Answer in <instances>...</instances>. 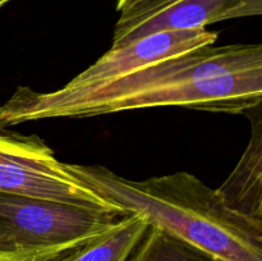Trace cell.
Returning <instances> with one entry per match:
<instances>
[{
  "label": "cell",
  "instance_id": "cell-1",
  "mask_svg": "<svg viewBox=\"0 0 262 261\" xmlns=\"http://www.w3.org/2000/svg\"><path fill=\"white\" fill-rule=\"evenodd\" d=\"M261 100V44L209 45L94 89L38 92L19 86L0 106V127L156 106L247 114L260 107Z\"/></svg>",
  "mask_w": 262,
  "mask_h": 261
},
{
  "label": "cell",
  "instance_id": "cell-2",
  "mask_svg": "<svg viewBox=\"0 0 262 261\" xmlns=\"http://www.w3.org/2000/svg\"><path fill=\"white\" fill-rule=\"evenodd\" d=\"M63 166L123 214L141 215L151 227L223 261H262V222L233 210L192 174L130 181L101 165Z\"/></svg>",
  "mask_w": 262,
  "mask_h": 261
},
{
  "label": "cell",
  "instance_id": "cell-3",
  "mask_svg": "<svg viewBox=\"0 0 262 261\" xmlns=\"http://www.w3.org/2000/svg\"><path fill=\"white\" fill-rule=\"evenodd\" d=\"M119 215L0 192V261H46L106 230Z\"/></svg>",
  "mask_w": 262,
  "mask_h": 261
},
{
  "label": "cell",
  "instance_id": "cell-4",
  "mask_svg": "<svg viewBox=\"0 0 262 261\" xmlns=\"http://www.w3.org/2000/svg\"><path fill=\"white\" fill-rule=\"evenodd\" d=\"M0 192L125 215L73 178L37 136L0 132Z\"/></svg>",
  "mask_w": 262,
  "mask_h": 261
},
{
  "label": "cell",
  "instance_id": "cell-5",
  "mask_svg": "<svg viewBox=\"0 0 262 261\" xmlns=\"http://www.w3.org/2000/svg\"><path fill=\"white\" fill-rule=\"evenodd\" d=\"M217 36L216 31L206 28L165 31L145 36L122 48L110 49L61 90L81 91L102 86L163 59L214 45Z\"/></svg>",
  "mask_w": 262,
  "mask_h": 261
},
{
  "label": "cell",
  "instance_id": "cell-6",
  "mask_svg": "<svg viewBox=\"0 0 262 261\" xmlns=\"http://www.w3.org/2000/svg\"><path fill=\"white\" fill-rule=\"evenodd\" d=\"M262 0H178L133 27L110 49L128 45L145 36L177 30L205 28L211 23L260 15Z\"/></svg>",
  "mask_w": 262,
  "mask_h": 261
},
{
  "label": "cell",
  "instance_id": "cell-7",
  "mask_svg": "<svg viewBox=\"0 0 262 261\" xmlns=\"http://www.w3.org/2000/svg\"><path fill=\"white\" fill-rule=\"evenodd\" d=\"M227 205L262 222V122L261 112L253 123L247 148L227 181L216 189Z\"/></svg>",
  "mask_w": 262,
  "mask_h": 261
},
{
  "label": "cell",
  "instance_id": "cell-8",
  "mask_svg": "<svg viewBox=\"0 0 262 261\" xmlns=\"http://www.w3.org/2000/svg\"><path fill=\"white\" fill-rule=\"evenodd\" d=\"M148 228L138 214H125L92 240L46 261H127Z\"/></svg>",
  "mask_w": 262,
  "mask_h": 261
},
{
  "label": "cell",
  "instance_id": "cell-9",
  "mask_svg": "<svg viewBox=\"0 0 262 261\" xmlns=\"http://www.w3.org/2000/svg\"><path fill=\"white\" fill-rule=\"evenodd\" d=\"M127 261H223L164 230L148 225Z\"/></svg>",
  "mask_w": 262,
  "mask_h": 261
},
{
  "label": "cell",
  "instance_id": "cell-10",
  "mask_svg": "<svg viewBox=\"0 0 262 261\" xmlns=\"http://www.w3.org/2000/svg\"><path fill=\"white\" fill-rule=\"evenodd\" d=\"M176 2L178 0H118L117 10L119 12V19L115 25L113 42Z\"/></svg>",
  "mask_w": 262,
  "mask_h": 261
},
{
  "label": "cell",
  "instance_id": "cell-11",
  "mask_svg": "<svg viewBox=\"0 0 262 261\" xmlns=\"http://www.w3.org/2000/svg\"><path fill=\"white\" fill-rule=\"evenodd\" d=\"M8 2H10V0H0V7H3L4 4H7Z\"/></svg>",
  "mask_w": 262,
  "mask_h": 261
}]
</instances>
